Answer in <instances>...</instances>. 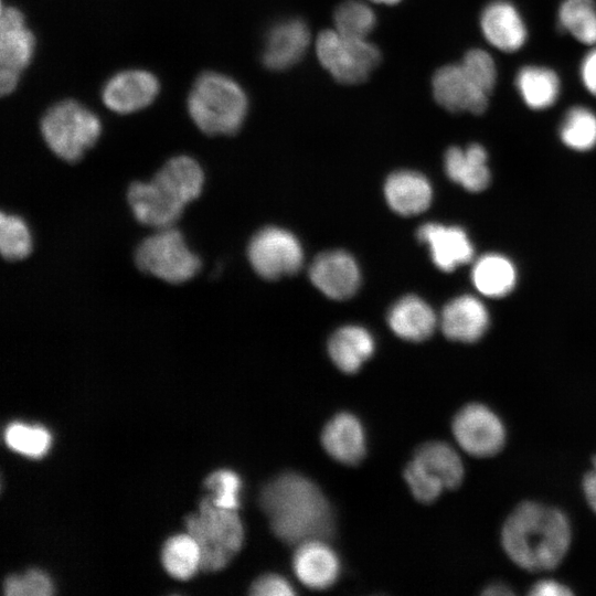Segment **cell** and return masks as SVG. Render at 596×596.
<instances>
[{"label":"cell","instance_id":"cell-22","mask_svg":"<svg viewBox=\"0 0 596 596\" xmlns=\"http://www.w3.org/2000/svg\"><path fill=\"white\" fill-rule=\"evenodd\" d=\"M389 205L401 215H414L424 212L430 204L433 192L428 180L414 171L392 173L384 187Z\"/></svg>","mask_w":596,"mask_h":596},{"label":"cell","instance_id":"cell-9","mask_svg":"<svg viewBox=\"0 0 596 596\" xmlns=\"http://www.w3.org/2000/svg\"><path fill=\"white\" fill-rule=\"evenodd\" d=\"M247 255L254 270L266 279L295 274L304 255L298 240L278 227H266L251 240Z\"/></svg>","mask_w":596,"mask_h":596},{"label":"cell","instance_id":"cell-19","mask_svg":"<svg viewBox=\"0 0 596 596\" xmlns=\"http://www.w3.org/2000/svg\"><path fill=\"white\" fill-rule=\"evenodd\" d=\"M35 38L26 26L23 13L14 7H1L0 66L21 72L31 62Z\"/></svg>","mask_w":596,"mask_h":596},{"label":"cell","instance_id":"cell-45","mask_svg":"<svg viewBox=\"0 0 596 596\" xmlns=\"http://www.w3.org/2000/svg\"><path fill=\"white\" fill-rule=\"evenodd\" d=\"M593 466H594V469H593V470L596 472V456H595L594 459H593Z\"/></svg>","mask_w":596,"mask_h":596},{"label":"cell","instance_id":"cell-20","mask_svg":"<svg viewBox=\"0 0 596 596\" xmlns=\"http://www.w3.org/2000/svg\"><path fill=\"white\" fill-rule=\"evenodd\" d=\"M321 443L333 459L344 465H356L365 455V434L362 424L347 412L334 415L326 424Z\"/></svg>","mask_w":596,"mask_h":596},{"label":"cell","instance_id":"cell-11","mask_svg":"<svg viewBox=\"0 0 596 596\" xmlns=\"http://www.w3.org/2000/svg\"><path fill=\"white\" fill-rule=\"evenodd\" d=\"M432 87L435 100L449 111L480 115L488 108L490 95L471 79L460 63L439 67Z\"/></svg>","mask_w":596,"mask_h":596},{"label":"cell","instance_id":"cell-12","mask_svg":"<svg viewBox=\"0 0 596 596\" xmlns=\"http://www.w3.org/2000/svg\"><path fill=\"white\" fill-rule=\"evenodd\" d=\"M159 81L145 70H127L111 76L103 87L102 100L114 113L126 115L149 106L159 94Z\"/></svg>","mask_w":596,"mask_h":596},{"label":"cell","instance_id":"cell-34","mask_svg":"<svg viewBox=\"0 0 596 596\" xmlns=\"http://www.w3.org/2000/svg\"><path fill=\"white\" fill-rule=\"evenodd\" d=\"M460 64L471 79L491 95L498 77L496 62L491 54L482 49H471L466 52Z\"/></svg>","mask_w":596,"mask_h":596},{"label":"cell","instance_id":"cell-24","mask_svg":"<svg viewBox=\"0 0 596 596\" xmlns=\"http://www.w3.org/2000/svg\"><path fill=\"white\" fill-rule=\"evenodd\" d=\"M515 88L532 110L552 107L561 95V79L555 71L542 65H524L515 75Z\"/></svg>","mask_w":596,"mask_h":596},{"label":"cell","instance_id":"cell-43","mask_svg":"<svg viewBox=\"0 0 596 596\" xmlns=\"http://www.w3.org/2000/svg\"><path fill=\"white\" fill-rule=\"evenodd\" d=\"M483 595H488V596H497V595H512L513 592L509 588V586H507L505 584L503 583H493L491 585H488L483 593Z\"/></svg>","mask_w":596,"mask_h":596},{"label":"cell","instance_id":"cell-33","mask_svg":"<svg viewBox=\"0 0 596 596\" xmlns=\"http://www.w3.org/2000/svg\"><path fill=\"white\" fill-rule=\"evenodd\" d=\"M4 440L11 449L30 457H41L51 446V435L44 427L22 423L10 424Z\"/></svg>","mask_w":596,"mask_h":596},{"label":"cell","instance_id":"cell-8","mask_svg":"<svg viewBox=\"0 0 596 596\" xmlns=\"http://www.w3.org/2000/svg\"><path fill=\"white\" fill-rule=\"evenodd\" d=\"M316 53L321 65L343 84L363 82L381 60L379 49L366 39L349 36L336 29L319 34Z\"/></svg>","mask_w":596,"mask_h":596},{"label":"cell","instance_id":"cell-42","mask_svg":"<svg viewBox=\"0 0 596 596\" xmlns=\"http://www.w3.org/2000/svg\"><path fill=\"white\" fill-rule=\"evenodd\" d=\"M583 489L589 507L596 513V472L594 470L585 475Z\"/></svg>","mask_w":596,"mask_h":596},{"label":"cell","instance_id":"cell-30","mask_svg":"<svg viewBox=\"0 0 596 596\" xmlns=\"http://www.w3.org/2000/svg\"><path fill=\"white\" fill-rule=\"evenodd\" d=\"M161 561L172 577L189 579L200 570V547L189 533L171 536L163 545Z\"/></svg>","mask_w":596,"mask_h":596},{"label":"cell","instance_id":"cell-18","mask_svg":"<svg viewBox=\"0 0 596 596\" xmlns=\"http://www.w3.org/2000/svg\"><path fill=\"white\" fill-rule=\"evenodd\" d=\"M440 323L448 339L470 343L485 334L490 318L487 307L480 299L462 295L445 306Z\"/></svg>","mask_w":596,"mask_h":596},{"label":"cell","instance_id":"cell-40","mask_svg":"<svg viewBox=\"0 0 596 596\" xmlns=\"http://www.w3.org/2000/svg\"><path fill=\"white\" fill-rule=\"evenodd\" d=\"M529 594L533 596H566L571 595L572 590L558 582L544 579L535 583L529 590Z\"/></svg>","mask_w":596,"mask_h":596},{"label":"cell","instance_id":"cell-1","mask_svg":"<svg viewBox=\"0 0 596 596\" xmlns=\"http://www.w3.org/2000/svg\"><path fill=\"white\" fill-rule=\"evenodd\" d=\"M259 503L275 535L289 544L327 540L333 533V513L319 487L287 472L265 485Z\"/></svg>","mask_w":596,"mask_h":596},{"label":"cell","instance_id":"cell-2","mask_svg":"<svg viewBox=\"0 0 596 596\" xmlns=\"http://www.w3.org/2000/svg\"><path fill=\"white\" fill-rule=\"evenodd\" d=\"M572 539L567 517L558 509L534 501L519 504L505 520L501 543L507 555L520 567L546 571L566 555Z\"/></svg>","mask_w":596,"mask_h":596},{"label":"cell","instance_id":"cell-15","mask_svg":"<svg viewBox=\"0 0 596 596\" xmlns=\"http://www.w3.org/2000/svg\"><path fill=\"white\" fill-rule=\"evenodd\" d=\"M417 237L428 246L432 260L440 270L453 272L473 257V246L459 226L426 223L418 228Z\"/></svg>","mask_w":596,"mask_h":596},{"label":"cell","instance_id":"cell-6","mask_svg":"<svg viewBox=\"0 0 596 596\" xmlns=\"http://www.w3.org/2000/svg\"><path fill=\"white\" fill-rule=\"evenodd\" d=\"M40 129L45 143L55 156L67 162H76L98 140L102 124L91 109L67 99L46 110Z\"/></svg>","mask_w":596,"mask_h":596},{"label":"cell","instance_id":"cell-5","mask_svg":"<svg viewBox=\"0 0 596 596\" xmlns=\"http://www.w3.org/2000/svg\"><path fill=\"white\" fill-rule=\"evenodd\" d=\"M185 524L200 547L204 572L224 568L242 547L244 529L236 510L216 505L211 497L201 500L198 513L188 515Z\"/></svg>","mask_w":596,"mask_h":596},{"label":"cell","instance_id":"cell-29","mask_svg":"<svg viewBox=\"0 0 596 596\" xmlns=\"http://www.w3.org/2000/svg\"><path fill=\"white\" fill-rule=\"evenodd\" d=\"M558 135L572 150H592L596 147V113L583 105L572 106L561 121Z\"/></svg>","mask_w":596,"mask_h":596},{"label":"cell","instance_id":"cell-23","mask_svg":"<svg viewBox=\"0 0 596 596\" xmlns=\"http://www.w3.org/2000/svg\"><path fill=\"white\" fill-rule=\"evenodd\" d=\"M434 310L417 296H406L391 308L389 324L400 338L423 341L429 338L436 327Z\"/></svg>","mask_w":596,"mask_h":596},{"label":"cell","instance_id":"cell-14","mask_svg":"<svg viewBox=\"0 0 596 596\" xmlns=\"http://www.w3.org/2000/svg\"><path fill=\"white\" fill-rule=\"evenodd\" d=\"M310 279L327 297L343 300L360 285V273L353 257L343 251L320 254L310 267Z\"/></svg>","mask_w":596,"mask_h":596},{"label":"cell","instance_id":"cell-31","mask_svg":"<svg viewBox=\"0 0 596 596\" xmlns=\"http://www.w3.org/2000/svg\"><path fill=\"white\" fill-rule=\"evenodd\" d=\"M333 22L338 32L366 39L375 26L376 18L369 4L359 0H348L336 9Z\"/></svg>","mask_w":596,"mask_h":596},{"label":"cell","instance_id":"cell-32","mask_svg":"<svg viewBox=\"0 0 596 596\" xmlns=\"http://www.w3.org/2000/svg\"><path fill=\"white\" fill-rule=\"evenodd\" d=\"M32 251V237L24 220L14 214H0V252L7 260H20Z\"/></svg>","mask_w":596,"mask_h":596},{"label":"cell","instance_id":"cell-7","mask_svg":"<svg viewBox=\"0 0 596 596\" xmlns=\"http://www.w3.org/2000/svg\"><path fill=\"white\" fill-rule=\"evenodd\" d=\"M137 267L166 283H184L200 270L201 259L174 226L157 230L143 238L135 252Z\"/></svg>","mask_w":596,"mask_h":596},{"label":"cell","instance_id":"cell-38","mask_svg":"<svg viewBox=\"0 0 596 596\" xmlns=\"http://www.w3.org/2000/svg\"><path fill=\"white\" fill-rule=\"evenodd\" d=\"M251 594L255 596L294 595L290 583L277 574H266L258 577L251 586Z\"/></svg>","mask_w":596,"mask_h":596},{"label":"cell","instance_id":"cell-13","mask_svg":"<svg viewBox=\"0 0 596 596\" xmlns=\"http://www.w3.org/2000/svg\"><path fill=\"white\" fill-rule=\"evenodd\" d=\"M479 25L485 40L504 53L521 50L528 41L526 24L517 9L508 0H492L480 13Z\"/></svg>","mask_w":596,"mask_h":596},{"label":"cell","instance_id":"cell-16","mask_svg":"<svg viewBox=\"0 0 596 596\" xmlns=\"http://www.w3.org/2000/svg\"><path fill=\"white\" fill-rule=\"evenodd\" d=\"M310 43L307 24L298 19L276 23L266 35L263 62L273 71H283L295 65L306 53Z\"/></svg>","mask_w":596,"mask_h":596},{"label":"cell","instance_id":"cell-27","mask_svg":"<svg viewBox=\"0 0 596 596\" xmlns=\"http://www.w3.org/2000/svg\"><path fill=\"white\" fill-rule=\"evenodd\" d=\"M471 280L483 296L500 298L514 288L517 270L513 263L505 256L486 254L476 260L471 270Z\"/></svg>","mask_w":596,"mask_h":596},{"label":"cell","instance_id":"cell-35","mask_svg":"<svg viewBox=\"0 0 596 596\" xmlns=\"http://www.w3.org/2000/svg\"><path fill=\"white\" fill-rule=\"evenodd\" d=\"M7 596H50L54 586L46 573L31 568L22 575H10L3 582Z\"/></svg>","mask_w":596,"mask_h":596},{"label":"cell","instance_id":"cell-28","mask_svg":"<svg viewBox=\"0 0 596 596\" xmlns=\"http://www.w3.org/2000/svg\"><path fill=\"white\" fill-rule=\"evenodd\" d=\"M558 28L582 44L596 45V2L563 0L557 10Z\"/></svg>","mask_w":596,"mask_h":596},{"label":"cell","instance_id":"cell-3","mask_svg":"<svg viewBox=\"0 0 596 596\" xmlns=\"http://www.w3.org/2000/svg\"><path fill=\"white\" fill-rule=\"evenodd\" d=\"M204 182L200 164L185 155L169 159L150 181H135L127 200L136 220L157 230L173 226Z\"/></svg>","mask_w":596,"mask_h":596},{"label":"cell","instance_id":"cell-10","mask_svg":"<svg viewBox=\"0 0 596 596\" xmlns=\"http://www.w3.org/2000/svg\"><path fill=\"white\" fill-rule=\"evenodd\" d=\"M453 434L469 455L489 457L504 445L505 428L499 416L483 404H467L453 421Z\"/></svg>","mask_w":596,"mask_h":596},{"label":"cell","instance_id":"cell-17","mask_svg":"<svg viewBox=\"0 0 596 596\" xmlns=\"http://www.w3.org/2000/svg\"><path fill=\"white\" fill-rule=\"evenodd\" d=\"M292 567L299 581L312 589L332 586L340 573L336 552L324 540H309L298 544L292 557Z\"/></svg>","mask_w":596,"mask_h":596},{"label":"cell","instance_id":"cell-41","mask_svg":"<svg viewBox=\"0 0 596 596\" xmlns=\"http://www.w3.org/2000/svg\"><path fill=\"white\" fill-rule=\"evenodd\" d=\"M19 78H20V72L0 67L1 95H8L12 93L19 83Z\"/></svg>","mask_w":596,"mask_h":596},{"label":"cell","instance_id":"cell-36","mask_svg":"<svg viewBox=\"0 0 596 596\" xmlns=\"http://www.w3.org/2000/svg\"><path fill=\"white\" fill-rule=\"evenodd\" d=\"M204 485L214 491L211 498L216 505L232 510L238 508L241 479L236 472L228 469L216 470L206 477Z\"/></svg>","mask_w":596,"mask_h":596},{"label":"cell","instance_id":"cell-37","mask_svg":"<svg viewBox=\"0 0 596 596\" xmlns=\"http://www.w3.org/2000/svg\"><path fill=\"white\" fill-rule=\"evenodd\" d=\"M404 477L414 498L423 503L435 501L445 490V488L414 459L406 466Z\"/></svg>","mask_w":596,"mask_h":596},{"label":"cell","instance_id":"cell-25","mask_svg":"<svg viewBox=\"0 0 596 596\" xmlns=\"http://www.w3.org/2000/svg\"><path fill=\"white\" fill-rule=\"evenodd\" d=\"M328 351L333 363L345 373H355L373 354L374 340L370 332L358 326H347L330 338Z\"/></svg>","mask_w":596,"mask_h":596},{"label":"cell","instance_id":"cell-4","mask_svg":"<svg viewBox=\"0 0 596 596\" xmlns=\"http://www.w3.org/2000/svg\"><path fill=\"white\" fill-rule=\"evenodd\" d=\"M195 126L210 136L233 135L245 120L248 100L233 78L205 72L194 82L187 102Z\"/></svg>","mask_w":596,"mask_h":596},{"label":"cell","instance_id":"cell-21","mask_svg":"<svg viewBox=\"0 0 596 596\" xmlns=\"http://www.w3.org/2000/svg\"><path fill=\"white\" fill-rule=\"evenodd\" d=\"M488 153L479 143L450 147L445 153V170L454 182L470 192H480L490 183Z\"/></svg>","mask_w":596,"mask_h":596},{"label":"cell","instance_id":"cell-44","mask_svg":"<svg viewBox=\"0 0 596 596\" xmlns=\"http://www.w3.org/2000/svg\"><path fill=\"white\" fill-rule=\"evenodd\" d=\"M371 1L376 2V3H382V4H395L400 0H371Z\"/></svg>","mask_w":596,"mask_h":596},{"label":"cell","instance_id":"cell-39","mask_svg":"<svg viewBox=\"0 0 596 596\" xmlns=\"http://www.w3.org/2000/svg\"><path fill=\"white\" fill-rule=\"evenodd\" d=\"M579 78L584 88L596 98V45L582 58Z\"/></svg>","mask_w":596,"mask_h":596},{"label":"cell","instance_id":"cell-26","mask_svg":"<svg viewBox=\"0 0 596 596\" xmlns=\"http://www.w3.org/2000/svg\"><path fill=\"white\" fill-rule=\"evenodd\" d=\"M416 460L445 489L457 488L464 478V465L458 453L444 441H428L414 454Z\"/></svg>","mask_w":596,"mask_h":596}]
</instances>
